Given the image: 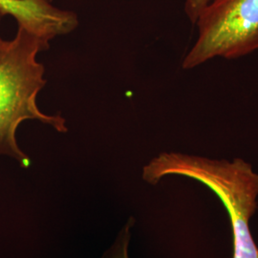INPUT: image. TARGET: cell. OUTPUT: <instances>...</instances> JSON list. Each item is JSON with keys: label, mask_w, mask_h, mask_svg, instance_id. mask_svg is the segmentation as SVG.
I'll list each match as a JSON object with an SVG mask.
<instances>
[{"label": "cell", "mask_w": 258, "mask_h": 258, "mask_svg": "<svg viewBox=\"0 0 258 258\" xmlns=\"http://www.w3.org/2000/svg\"><path fill=\"white\" fill-rule=\"evenodd\" d=\"M183 176L209 187L225 207L232 231V258H258L249 222L258 208V172L241 158L231 161L162 152L144 166L145 182L157 184L166 176Z\"/></svg>", "instance_id": "1"}, {"label": "cell", "mask_w": 258, "mask_h": 258, "mask_svg": "<svg viewBox=\"0 0 258 258\" xmlns=\"http://www.w3.org/2000/svg\"><path fill=\"white\" fill-rule=\"evenodd\" d=\"M3 16L0 11V21ZM57 35L59 33L53 29L19 23L13 40L0 37V105L29 111L37 120L65 133V119L44 114L37 103V95L46 83L44 67L37 62V55L48 49L49 40Z\"/></svg>", "instance_id": "2"}, {"label": "cell", "mask_w": 258, "mask_h": 258, "mask_svg": "<svg viewBox=\"0 0 258 258\" xmlns=\"http://www.w3.org/2000/svg\"><path fill=\"white\" fill-rule=\"evenodd\" d=\"M195 24L198 37L184 56V69L215 57L239 58L258 50V0H211Z\"/></svg>", "instance_id": "3"}, {"label": "cell", "mask_w": 258, "mask_h": 258, "mask_svg": "<svg viewBox=\"0 0 258 258\" xmlns=\"http://www.w3.org/2000/svg\"><path fill=\"white\" fill-rule=\"evenodd\" d=\"M0 11L18 23L40 27H71L76 19L74 13L56 9L48 0H0Z\"/></svg>", "instance_id": "4"}, {"label": "cell", "mask_w": 258, "mask_h": 258, "mask_svg": "<svg viewBox=\"0 0 258 258\" xmlns=\"http://www.w3.org/2000/svg\"><path fill=\"white\" fill-rule=\"evenodd\" d=\"M26 120H37V118L29 111L0 105V155L14 158L25 168L31 165V160L19 148L17 130L19 124Z\"/></svg>", "instance_id": "5"}, {"label": "cell", "mask_w": 258, "mask_h": 258, "mask_svg": "<svg viewBox=\"0 0 258 258\" xmlns=\"http://www.w3.org/2000/svg\"><path fill=\"white\" fill-rule=\"evenodd\" d=\"M135 225V219L130 217L121 228L110 248L107 249L102 258H129V244L131 239V230Z\"/></svg>", "instance_id": "6"}, {"label": "cell", "mask_w": 258, "mask_h": 258, "mask_svg": "<svg viewBox=\"0 0 258 258\" xmlns=\"http://www.w3.org/2000/svg\"><path fill=\"white\" fill-rule=\"evenodd\" d=\"M211 0H185L184 12L189 20L195 24L196 20Z\"/></svg>", "instance_id": "7"}]
</instances>
